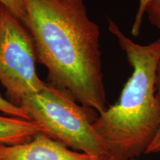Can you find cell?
Listing matches in <instances>:
<instances>
[{
	"instance_id": "11",
	"label": "cell",
	"mask_w": 160,
	"mask_h": 160,
	"mask_svg": "<svg viewBox=\"0 0 160 160\" xmlns=\"http://www.w3.org/2000/svg\"><path fill=\"white\" fill-rule=\"evenodd\" d=\"M148 0H140L139 1V11L136 17V19L133 23V28H132V34L133 36H138L139 33V29L140 26L142 24V15L145 13V8L146 6Z\"/></svg>"
},
{
	"instance_id": "9",
	"label": "cell",
	"mask_w": 160,
	"mask_h": 160,
	"mask_svg": "<svg viewBox=\"0 0 160 160\" xmlns=\"http://www.w3.org/2000/svg\"><path fill=\"white\" fill-rule=\"evenodd\" d=\"M150 22L160 30V0H148L145 8Z\"/></svg>"
},
{
	"instance_id": "3",
	"label": "cell",
	"mask_w": 160,
	"mask_h": 160,
	"mask_svg": "<svg viewBox=\"0 0 160 160\" xmlns=\"http://www.w3.org/2000/svg\"><path fill=\"white\" fill-rule=\"evenodd\" d=\"M19 106L44 133L66 147L93 157L108 156L93 128L96 111L79 105L68 91L46 84L24 97Z\"/></svg>"
},
{
	"instance_id": "4",
	"label": "cell",
	"mask_w": 160,
	"mask_h": 160,
	"mask_svg": "<svg viewBox=\"0 0 160 160\" xmlns=\"http://www.w3.org/2000/svg\"><path fill=\"white\" fill-rule=\"evenodd\" d=\"M37 59L34 43L28 29L1 5L0 82L15 105L19 106L24 97L46 85L38 76Z\"/></svg>"
},
{
	"instance_id": "6",
	"label": "cell",
	"mask_w": 160,
	"mask_h": 160,
	"mask_svg": "<svg viewBox=\"0 0 160 160\" xmlns=\"http://www.w3.org/2000/svg\"><path fill=\"white\" fill-rule=\"evenodd\" d=\"M44 132L42 126L33 121L0 115V144L14 145L31 140Z\"/></svg>"
},
{
	"instance_id": "8",
	"label": "cell",
	"mask_w": 160,
	"mask_h": 160,
	"mask_svg": "<svg viewBox=\"0 0 160 160\" xmlns=\"http://www.w3.org/2000/svg\"><path fill=\"white\" fill-rule=\"evenodd\" d=\"M0 4L24 24L26 18V11L23 0H0Z\"/></svg>"
},
{
	"instance_id": "13",
	"label": "cell",
	"mask_w": 160,
	"mask_h": 160,
	"mask_svg": "<svg viewBox=\"0 0 160 160\" xmlns=\"http://www.w3.org/2000/svg\"><path fill=\"white\" fill-rule=\"evenodd\" d=\"M1 5H2V4H0V8H1Z\"/></svg>"
},
{
	"instance_id": "2",
	"label": "cell",
	"mask_w": 160,
	"mask_h": 160,
	"mask_svg": "<svg viewBox=\"0 0 160 160\" xmlns=\"http://www.w3.org/2000/svg\"><path fill=\"white\" fill-rule=\"evenodd\" d=\"M108 29L133 71L118 101L99 114L93 126L109 157L131 160L146 153L160 127V97L156 88L160 37L140 45L110 19Z\"/></svg>"
},
{
	"instance_id": "10",
	"label": "cell",
	"mask_w": 160,
	"mask_h": 160,
	"mask_svg": "<svg viewBox=\"0 0 160 160\" xmlns=\"http://www.w3.org/2000/svg\"><path fill=\"white\" fill-rule=\"evenodd\" d=\"M156 88H157V91L158 95L160 97V59L159 61V64H158L157 68V79H156ZM160 151V127L158 131L157 136H156L153 141L152 142L151 145L146 151L145 153H156Z\"/></svg>"
},
{
	"instance_id": "12",
	"label": "cell",
	"mask_w": 160,
	"mask_h": 160,
	"mask_svg": "<svg viewBox=\"0 0 160 160\" xmlns=\"http://www.w3.org/2000/svg\"><path fill=\"white\" fill-rule=\"evenodd\" d=\"M98 160H115V159H113V158L109 157V156H105V157H102L99 158ZM131 160H135V159H131Z\"/></svg>"
},
{
	"instance_id": "1",
	"label": "cell",
	"mask_w": 160,
	"mask_h": 160,
	"mask_svg": "<svg viewBox=\"0 0 160 160\" xmlns=\"http://www.w3.org/2000/svg\"><path fill=\"white\" fill-rule=\"evenodd\" d=\"M23 1V25L53 85L99 114L105 111L101 33L88 14L85 0Z\"/></svg>"
},
{
	"instance_id": "5",
	"label": "cell",
	"mask_w": 160,
	"mask_h": 160,
	"mask_svg": "<svg viewBox=\"0 0 160 160\" xmlns=\"http://www.w3.org/2000/svg\"><path fill=\"white\" fill-rule=\"evenodd\" d=\"M99 158L73 151L44 132L25 142L0 144V160H98Z\"/></svg>"
},
{
	"instance_id": "7",
	"label": "cell",
	"mask_w": 160,
	"mask_h": 160,
	"mask_svg": "<svg viewBox=\"0 0 160 160\" xmlns=\"http://www.w3.org/2000/svg\"><path fill=\"white\" fill-rule=\"evenodd\" d=\"M0 112H2L11 117L31 120L29 115L25 110L22 108L20 106L15 105L9 100L5 99L1 95H0Z\"/></svg>"
}]
</instances>
